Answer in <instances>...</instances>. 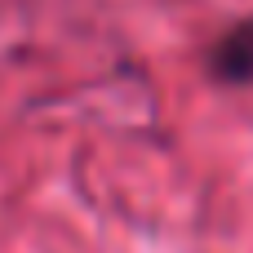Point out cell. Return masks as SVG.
<instances>
[{
	"label": "cell",
	"instance_id": "6da1fadb",
	"mask_svg": "<svg viewBox=\"0 0 253 253\" xmlns=\"http://www.w3.org/2000/svg\"><path fill=\"white\" fill-rule=\"evenodd\" d=\"M209 76L218 84H253V18L222 31L209 49Z\"/></svg>",
	"mask_w": 253,
	"mask_h": 253
}]
</instances>
